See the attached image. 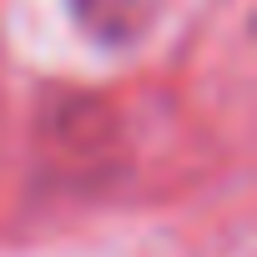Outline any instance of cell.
I'll return each mask as SVG.
<instances>
[{
    "mask_svg": "<svg viewBox=\"0 0 257 257\" xmlns=\"http://www.w3.org/2000/svg\"><path fill=\"white\" fill-rule=\"evenodd\" d=\"M66 6L86 26V36H96L101 46H132L157 21L162 0H66Z\"/></svg>",
    "mask_w": 257,
    "mask_h": 257,
    "instance_id": "obj_1",
    "label": "cell"
}]
</instances>
